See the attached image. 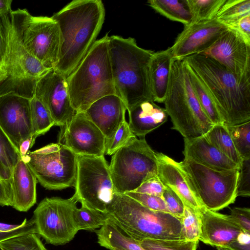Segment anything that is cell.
I'll use <instances>...</instances> for the list:
<instances>
[{
	"label": "cell",
	"instance_id": "1",
	"mask_svg": "<svg viewBox=\"0 0 250 250\" xmlns=\"http://www.w3.org/2000/svg\"><path fill=\"white\" fill-rule=\"evenodd\" d=\"M105 17L101 0H74L51 18L60 30L62 42L54 69L67 78L95 42Z\"/></svg>",
	"mask_w": 250,
	"mask_h": 250
},
{
	"label": "cell",
	"instance_id": "2",
	"mask_svg": "<svg viewBox=\"0 0 250 250\" xmlns=\"http://www.w3.org/2000/svg\"><path fill=\"white\" fill-rule=\"evenodd\" d=\"M202 82L226 126L250 121V76L237 75L201 54L183 58Z\"/></svg>",
	"mask_w": 250,
	"mask_h": 250
},
{
	"label": "cell",
	"instance_id": "3",
	"mask_svg": "<svg viewBox=\"0 0 250 250\" xmlns=\"http://www.w3.org/2000/svg\"><path fill=\"white\" fill-rule=\"evenodd\" d=\"M108 49L116 95L127 110L145 101H153L149 65L153 51L139 46L135 39L109 36Z\"/></svg>",
	"mask_w": 250,
	"mask_h": 250
},
{
	"label": "cell",
	"instance_id": "4",
	"mask_svg": "<svg viewBox=\"0 0 250 250\" xmlns=\"http://www.w3.org/2000/svg\"><path fill=\"white\" fill-rule=\"evenodd\" d=\"M108 34L96 41L76 69L66 78L72 105L84 112L97 100L116 94L108 49Z\"/></svg>",
	"mask_w": 250,
	"mask_h": 250
},
{
	"label": "cell",
	"instance_id": "5",
	"mask_svg": "<svg viewBox=\"0 0 250 250\" xmlns=\"http://www.w3.org/2000/svg\"><path fill=\"white\" fill-rule=\"evenodd\" d=\"M106 214L124 233L137 241L182 240L179 218L168 212L149 209L125 194H115Z\"/></svg>",
	"mask_w": 250,
	"mask_h": 250
},
{
	"label": "cell",
	"instance_id": "6",
	"mask_svg": "<svg viewBox=\"0 0 250 250\" xmlns=\"http://www.w3.org/2000/svg\"><path fill=\"white\" fill-rule=\"evenodd\" d=\"M163 103L172 122V128L178 131L184 138L204 135L214 125L196 98L183 59L173 58Z\"/></svg>",
	"mask_w": 250,
	"mask_h": 250
},
{
	"label": "cell",
	"instance_id": "7",
	"mask_svg": "<svg viewBox=\"0 0 250 250\" xmlns=\"http://www.w3.org/2000/svg\"><path fill=\"white\" fill-rule=\"evenodd\" d=\"M117 193L132 191L158 175V160L145 138L135 136L111 157L109 165Z\"/></svg>",
	"mask_w": 250,
	"mask_h": 250
},
{
	"label": "cell",
	"instance_id": "8",
	"mask_svg": "<svg viewBox=\"0 0 250 250\" xmlns=\"http://www.w3.org/2000/svg\"><path fill=\"white\" fill-rule=\"evenodd\" d=\"M179 164L201 205L217 211L234 203L238 169L218 170L185 159Z\"/></svg>",
	"mask_w": 250,
	"mask_h": 250
},
{
	"label": "cell",
	"instance_id": "9",
	"mask_svg": "<svg viewBox=\"0 0 250 250\" xmlns=\"http://www.w3.org/2000/svg\"><path fill=\"white\" fill-rule=\"evenodd\" d=\"M9 14L24 47L45 67L55 68L59 62L62 42L57 22L51 17L33 16L26 9L12 10Z\"/></svg>",
	"mask_w": 250,
	"mask_h": 250
},
{
	"label": "cell",
	"instance_id": "10",
	"mask_svg": "<svg viewBox=\"0 0 250 250\" xmlns=\"http://www.w3.org/2000/svg\"><path fill=\"white\" fill-rule=\"evenodd\" d=\"M77 158L74 194L78 202L106 214L117 192L104 156L77 155Z\"/></svg>",
	"mask_w": 250,
	"mask_h": 250
},
{
	"label": "cell",
	"instance_id": "11",
	"mask_svg": "<svg viewBox=\"0 0 250 250\" xmlns=\"http://www.w3.org/2000/svg\"><path fill=\"white\" fill-rule=\"evenodd\" d=\"M77 155L64 145L52 143L21 159L33 172L37 181L49 190L74 187Z\"/></svg>",
	"mask_w": 250,
	"mask_h": 250
},
{
	"label": "cell",
	"instance_id": "12",
	"mask_svg": "<svg viewBox=\"0 0 250 250\" xmlns=\"http://www.w3.org/2000/svg\"><path fill=\"white\" fill-rule=\"evenodd\" d=\"M78 202L75 194L68 199L44 198L33 213L36 233L55 246L70 242L79 231L74 219Z\"/></svg>",
	"mask_w": 250,
	"mask_h": 250
},
{
	"label": "cell",
	"instance_id": "13",
	"mask_svg": "<svg viewBox=\"0 0 250 250\" xmlns=\"http://www.w3.org/2000/svg\"><path fill=\"white\" fill-rule=\"evenodd\" d=\"M34 97L47 109L55 125L66 126L76 113L70 101L66 78L54 68L38 80Z\"/></svg>",
	"mask_w": 250,
	"mask_h": 250
},
{
	"label": "cell",
	"instance_id": "14",
	"mask_svg": "<svg viewBox=\"0 0 250 250\" xmlns=\"http://www.w3.org/2000/svg\"><path fill=\"white\" fill-rule=\"evenodd\" d=\"M58 143L76 155L100 157L105 154V139L84 112H77L66 126L60 127Z\"/></svg>",
	"mask_w": 250,
	"mask_h": 250
},
{
	"label": "cell",
	"instance_id": "15",
	"mask_svg": "<svg viewBox=\"0 0 250 250\" xmlns=\"http://www.w3.org/2000/svg\"><path fill=\"white\" fill-rule=\"evenodd\" d=\"M199 54L237 75L250 76V42L234 29L228 28L210 48Z\"/></svg>",
	"mask_w": 250,
	"mask_h": 250
},
{
	"label": "cell",
	"instance_id": "16",
	"mask_svg": "<svg viewBox=\"0 0 250 250\" xmlns=\"http://www.w3.org/2000/svg\"><path fill=\"white\" fill-rule=\"evenodd\" d=\"M228 29L216 19L185 26L170 47L173 58L183 59L210 48Z\"/></svg>",
	"mask_w": 250,
	"mask_h": 250
},
{
	"label": "cell",
	"instance_id": "17",
	"mask_svg": "<svg viewBox=\"0 0 250 250\" xmlns=\"http://www.w3.org/2000/svg\"><path fill=\"white\" fill-rule=\"evenodd\" d=\"M30 100L14 94L0 97V126L18 150L21 142L32 135Z\"/></svg>",
	"mask_w": 250,
	"mask_h": 250
},
{
	"label": "cell",
	"instance_id": "18",
	"mask_svg": "<svg viewBox=\"0 0 250 250\" xmlns=\"http://www.w3.org/2000/svg\"><path fill=\"white\" fill-rule=\"evenodd\" d=\"M201 221L199 240L215 247H225L233 242L243 230L229 215L207 209L203 206L198 209Z\"/></svg>",
	"mask_w": 250,
	"mask_h": 250
},
{
	"label": "cell",
	"instance_id": "19",
	"mask_svg": "<svg viewBox=\"0 0 250 250\" xmlns=\"http://www.w3.org/2000/svg\"><path fill=\"white\" fill-rule=\"evenodd\" d=\"M126 110L122 99L113 94L97 100L84 113L101 130L106 142L113 137L125 120Z\"/></svg>",
	"mask_w": 250,
	"mask_h": 250
},
{
	"label": "cell",
	"instance_id": "20",
	"mask_svg": "<svg viewBox=\"0 0 250 250\" xmlns=\"http://www.w3.org/2000/svg\"><path fill=\"white\" fill-rule=\"evenodd\" d=\"M37 182L27 164L20 158L13 169L10 184L11 206L24 212L32 207L37 201Z\"/></svg>",
	"mask_w": 250,
	"mask_h": 250
},
{
	"label": "cell",
	"instance_id": "21",
	"mask_svg": "<svg viewBox=\"0 0 250 250\" xmlns=\"http://www.w3.org/2000/svg\"><path fill=\"white\" fill-rule=\"evenodd\" d=\"M183 154L185 160L218 170H232L239 166L210 144L205 135L184 138Z\"/></svg>",
	"mask_w": 250,
	"mask_h": 250
},
{
	"label": "cell",
	"instance_id": "22",
	"mask_svg": "<svg viewBox=\"0 0 250 250\" xmlns=\"http://www.w3.org/2000/svg\"><path fill=\"white\" fill-rule=\"evenodd\" d=\"M158 160V177L164 186L175 191L185 205L195 210L202 205L189 187L179 162L160 152H156Z\"/></svg>",
	"mask_w": 250,
	"mask_h": 250
},
{
	"label": "cell",
	"instance_id": "23",
	"mask_svg": "<svg viewBox=\"0 0 250 250\" xmlns=\"http://www.w3.org/2000/svg\"><path fill=\"white\" fill-rule=\"evenodd\" d=\"M128 111L129 127L136 137L145 138L165 123L168 115L165 109L153 101L142 102Z\"/></svg>",
	"mask_w": 250,
	"mask_h": 250
},
{
	"label": "cell",
	"instance_id": "24",
	"mask_svg": "<svg viewBox=\"0 0 250 250\" xmlns=\"http://www.w3.org/2000/svg\"><path fill=\"white\" fill-rule=\"evenodd\" d=\"M4 26L7 44L17 62L28 78L38 80L48 69L24 47L12 25L10 14L0 15Z\"/></svg>",
	"mask_w": 250,
	"mask_h": 250
},
{
	"label": "cell",
	"instance_id": "25",
	"mask_svg": "<svg viewBox=\"0 0 250 250\" xmlns=\"http://www.w3.org/2000/svg\"><path fill=\"white\" fill-rule=\"evenodd\" d=\"M173 57L171 48L154 52L149 65V77L154 102L164 103L168 83Z\"/></svg>",
	"mask_w": 250,
	"mask_h": 250
},
{
	"label": "cell",
	"instance_id": "26",
	"mask_svg": "<svg viewBox=\"0 0 250 250\" xmlns=\"http://www.w3.org/2000/svg\"><path fill=\"white\" fill-rule=\"evenodd\" d=\"M95 232L99 244L110 250H146L137 241L124 233L108 218Z\"/></svg>",
	"mask_w": 250,
	"mask_h": 250
},
{
	"label": "cell",
	"instance_id": "27",
	"mask_svg": "<svg viewBox=\"0 0 250 250\" xmlns=\"http://www.w3.org/2000/svg\"><path fill=\"white\" fill-rule=\"evenodd\" d=\"M20 158L19 150L0 126V177L5 183L10 195L12 172Z\"/></svg>",
	"mask_w": 250,
	"mask_h": 250
},
{
	"label": "cell",
	"instance_id": "28",
	"mask_svg": "<svg viewBox=\"0 0 250 250\" xmlns=\"http://www.w3.org/2000/svg\"><path fill=\"white\" fill-rule=\"evenodd\" d=\"M148 5L157 12L170 20L185 25L189 24L192 16L186 0H150Z\"/></svg>",
	"mask_w": 250,
	"mask_h": 250
},
{
	"label": "cell",
	"instance_id": "29",
	"mask_svg": "<svg viewBox=\"0 0 250 250\" xmlns=\"http://www.w3.org/2000/svg\"><path fill=\"white\" fill-rule=\"evenodd\" d=\"M204 135L210 144L239 166L243 159L234 146L226 125H214Z\"/></svg>",
	"mask_w": 250,
	"mask_h": 250
},
{
	"label": "cell",
	"instance_id": "30",
	"mask_svg": "<svg viewBox=\"0 0 250 250\" xmlns=\"http://www.w3.org/2000/svg\"><path fill=\"white\" fill-rule=\"evenodd\" d=\"M186 65L193 90L203 111L213 125L223 124L215 104L204 84L192 70Z\"/></svg>",
	"mask_w": 250,
	"mask_h": 250
},
{
	"label": "cell",
	"instance_id": "31",
	"mask_svg": "<svg viewBox=\"0 0 250 250\" xmlns=\"http://www.w3.org/2000/svg\"><path fill=\"white\" fill-rule=\"evenodd\" d=\"M32 123V135L37 138L44 135L54 125L55 123L49 112L38 99L34 97L30 100Z\"/></svg>",
	"mask_w": 250,
	"mask_h": 250
},
{
	"label": "cell",
	"instance_id": "32",
	"mask_svg": "<svg viewBox=\"0 0 250 250\" xmlns=\"http://www.w3.org/2000/svg\"><path fill=\"white\" fill-rule=\"evenodd\" d=\"M226 0H186L192 16L190 23L215 19L217 12Z\"/></svg>",
	"mask_w": 250,
	"mask_h": 250
},
{
	"label": "cell",
	"instance_id": "33",
	"mask_svg": "<svg viewBox=\"0 0 250 250\" xmlns=\"http://www.w3.org/2000/svg\"><path fill=\"white\" fill-rule=\"evenodd\" d=\"M74 219L78 230L96 231L104 224L108 217L105 213L82 206L75 209Z\"/></svg>",
	"mask_w": 250,
	"mask_h": 250
},
{
	"label": "cell",
	"instance_id": "34",
	"mask_svg": "<svg viewBox=\"0 0 250 250\" xmlns=\"http://www.w3.org/2000/svg\"><path fill=\"white\" fill-rule=\"evenodd\" d=\"M250 15V0H226L215 19L225 25Z\"/></svg>",
	"mask_w": 250,
	"mask_h": 250
},
{
	"label": "cell",
	"instance_id": "35",
	"mask_svg": "<svg viewBox=\"0 0 250 250\" xmlns=\"http://www.w3.org/2000/svg\"><path fill=\"white\" fill-rule=\"evenodd\" d=\"M1 250H47L36 233L15 236L0 242Z\"/></svg>",
	"mask_w": 250,
	"mask_h": 250
},
{
	"label": "cell",
	"instance_id": "36",
	"mask_svg": "<svg viewBox=\"0 0 250 250\" xmlns=\"http://www.w3.org/2000/svg\"><path fill=\"white\" fill-rule=\"evenodd\" d=\"M227 127L234 146L242 159H250V121Z\"/></svg>",
	"mask_w": 250,
	"mask_h": 250
},
{
	"label": "cell",
	"instance_id": "37",
	"mask_svg": "<svg viewBox=\"0 0 250 250\" xmlns=\"http://www.w3.org/2000/svg\"><path fill=\"white\" fill-rule=\"evenodd\" d=\"M180 220L182 240L199 241L201 221L198 209L195 210L185 205L183 215Z\"/></svg>",
	"mask_w": 250,
	"mask_h": 250
},
{
	"label": "cell",
	"instance_id": "38",
	"mask_svg": "<svg viewBox=\"0 0 250 250\" xmlns=\"http://www.w3.org/2000/svg\"><path fill=\"white\" fill-rule=\"evenodd\" d=\"M138 242L146 250H196L199 241L145 239Z\"/></svg>",
	"mask_w": 250,
	"mask_h": 250
},
{
	"label": "cell",
	"instance_id": "39",
	"mask_svg": "<svg viewBox=\"0 0 250 250\" xmlns=\"http://www.w3.org/2000/svg\"><path fill=\"white\" fill-rule=\"evenodd\" d=\"M135 136L129 127L128 123L125 120L113 137L105 142V154L112 155Z\"/></svg>",
	"mask_w": 250,
	"mask_h": 250
},
{
	"label": "cell",
	"instance_id": "40",
	"mask_svg": "<svg viewBox=\"0 0 250 250\" xmlns=\"http://www.w3.org/2000/svg\"><path fill=\"white\" fill-rule=\"evenodd\" d=\"M30 233H36V228L33 217L28 220L25 218L19 225L0 223V242L15 236Z\"/></svg>",
	"mask_w": 250,
	"mask_h": 250
},
{
	"label": "cell",
	"instance_id": "41",
	"mask_svg": "<svg viewBox=\"0 0 250 250\" xmlns=\"http://www.w3.org/2000/svg\"><path fill=\"white\" fill-rule=\"evenodd\" d=\"M124 194L130 197L149 209L169 213L164 200L161 197L134 191H129Z\"/></svg>",
	"mask_w": 250,
	"mask_h": 250
},
{
	"label": "cell",
	"instance_id": "42",
	"mask_svg": "<svg viewBox=\"0 0 250 250\" xmlns=\"http://www.w3.org/2000/svg\"><path fill=\"white\" fill-rule=\"evenodd\" d=\"M236 188V196L249 197L250 196V159H243L239 166Z\"/></svg>",
	"mask_w": 250,
	"mask_h": 250
},
{
	"label": "cell",
	"instance_id": "43",
	"mask_svg": "<svg viewBox=\"0 0 250 250\" xmlns=\"http://www.w3.org/2000/svg\"><path fill=\"white\" fill-rule=\"evenodd\" d=\"M162 198L169 212L181 219L183 215L185 205L178 194L168 187L165 186Z\"/></svg>",
	"mask_w": 250,
	"mask_h": 250
},
{
	"label": "cell",
	"instance_id": "44",
	"mask_svg": "<svg viewBox=\"0 0 250 250\" xmlns=\"http://www.w3.org/2000/svg\"><path fill=\"white\" fill-rule=\"evenodd\" d=\"M165 186L158 176L143 182L134 192L155 195L162 198Z\"/></svg>",
	"mask_w": 250,
	"mask_h": 250
},
{
	"label": "cell",
	"instance_id": "45",
	"mask_svg": "<svg viewBox=\"0 0 250 250\" xmlns=\"http://www.w3.org/2000/svg\"><path fill=\"white\" fill-rule=\"evenodd\" d=\"M230 218L244 231L250 232V209L235 207L231 209Z\"/></svg>",
	"mask_w": 250,
	"mask_h": 250
},
{
	"label": "cell",
	"instance_id": "46",
	"mask_svg": "<svg viewBox=\"0 0 250 250\" xmlns=\"http://www.w3.org/2000/svg\"><path fill=\"white\" fill-rule=\"evenodd\" d=\"M228 28L235 30L246 40L250 42V15L226 25Z\"/></svg>",
	"mask_w": 250,
	"mask_h": 250
},
{
	"label": "cell",
	"instance_id": "47",
	"mask_svg": "<svg viewBox=\"0 0 250 250\" xmlns=\"http://www.w3.org/2000/svg\"><path fill=\"white\" fill-rule=\"evenodd\" d=\"M225 247L228 250H250V232L242 230L233 242Z\"/></svg>",
	"mask_w": 250,
	"mask_h": 250
},
{
	"label": "cell",
	"instance_id": "48",
	"mask_svg": "<svg viewBox=\"0 0 250 250\" xmlns=\"http://www.w3.org/2000/svg\"><path fill=\"white\" fill-rule=\"evenodd\" d=\"M7 49V37L1 17L0 16V67L2 68Z\"/></svg>",
	"mask_w": 250,
	"mask_h": 250
},
{
	"label": "cell",
	"instance_id": "49",
	"mask_svg": "<svg viewBox=\"0 0 250 250\" xmlns=\"http://www.w3.org/2000/svg\"><path fill=\"white\" fill-rule=\"evenodd\" d=\"M37 138L31 135V136L22 140L19 146V151L21 159L24 158L27 155L30 148H31L35 142Z\"/></svg>",
	"mask_w": 250,
	"mask_h": 250
},
{
	"label": "cell",
	"instance_id": "50",
	"mask_svg": "<svg viewBox=\"0 0 250 250\" xmlns=\"http://www.w3.org/2000/svg\"><path fill=\"white\" fill-rule=\"evenodd\" d=\"M0 206H11L10 197L5 183L0 177Z\"/></svg>",
	"mask_w": 250,
	"mask_h": 250
},
{
	"label": "cell",
	"instance_id": "51",
	"mask_svg": "<svg viewBox=\"0 0 250 250\" xmlns=\"http://www.w3.org/2000/svg\"><path fill=\"white\" fill-rule=\"evenodd\" d=\"M12 0H0V15L9 14L12 10L11 9Z\"/></svg>",
	"mask_w": 250,
	"mask_h": 250
},
{
	"label": "cell",
	"instance_id": "52",
	"mask_svg": "<svg viewBox=\"0 0 250 250\" xmlns=\"http://www.w3.org/2000/svg\"><path fill=\"white\" fill-rule=\"evenodd\" d=\"M3 71H2V70L1 69V68L0 67V80L1 79V78H2L3 77Z\"/></svg>",
	"mask_w": 250,
	"mask_h": 250
},
{
	"label": "cell",
	"instance_id": "53",
	"mask_svg": "<svg viewBox=\"0 0 250 250\" xmlns=\"http://www.w3.org/2000/svg\"></svg>",
	"mask_w": 250,
	"mask_h": 250
}]
</instances>
